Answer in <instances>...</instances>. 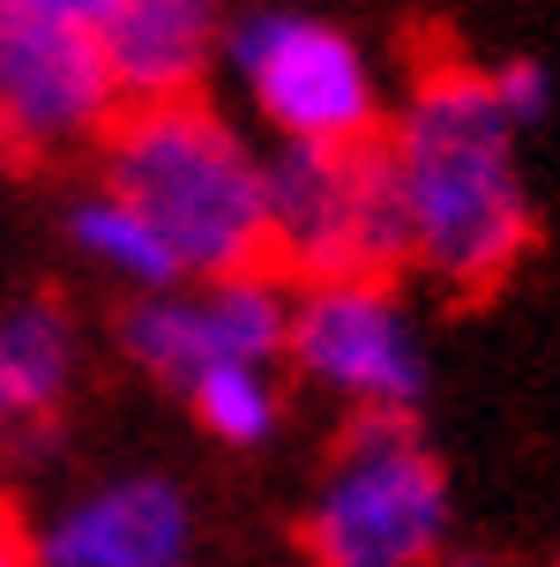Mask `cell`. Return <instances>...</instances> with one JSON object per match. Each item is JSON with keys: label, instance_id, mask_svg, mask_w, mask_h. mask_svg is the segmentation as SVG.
Instances as JSON below:
<instances>
[{"label": "cell", "instance_id": "obj_7", "mask_svg": "<svg viewBox=\"0 0 560 567\" xmlns=\"http://www.w3.org/2000/svg\"><path fill=\"white\" fill-rule=\"evenodd\" d=\"M284 329H292V284L277 269H240V277L128 299L120 307V359L150 373L157 389L187 396L217 367H284Z\"/></svg>", "mask_w": 560, "mask_h": 567}, {"label": "cell", "instance_id": "obj_5", "mask_svg": "<svg viewBox=\"0 0 560 567\" xmlns=\"http://www.w3.org/2000/svg\"><path fill=\"white\" fill-rule=\"evenodd\" d=\"M262 225H269V269L284 284H404V217H396L381 142H352V150L269 142L262 150Z\"/></svg>", "mask_w": 560, "mask_h": 567}, {"label": "cell", "instance_id": "obj_11", "mask_svg": "<svg viewBox=\"0 0 560 567\" xmlns=\"http://www.w3.org/2000/svg\"><path fill=\"white\" fill-rule=\"evenodd\" d=\"M75 389V321L53 299H16L0 313V463L53 433Z\"/></svg>", "mask_w": 560, "mask_h": 567}, {"label": "cell", "instance_id": "obj_6", "mask_svg": "<svg viewBox=\"0 0 560 567\" xmlns=\"http://www.w3.org/2000/svg\"><path fill=\"white\" fill-rule=\"evenodd\" d=\"M284 373H299L344 419H419L434 359H426L411 291L396 277L292 284Z\"/></svg>", "mask_w": 560, "mask_h": 567}, {"label": "cell", "instance_id": "obj_3", "mask_svg": "<svg viewBox=\"0 0 560 567\" xmlns=\"http://www.w3.org/2000/svg\"><path fill=\"white\" fill-rule=\"evenodd\" d=\"M456 545V485L419 419H344L299 515L314 567H434Z\"/></svg>", "mask_w": 560, "mask_h": 567}, {"label": "cell", "instance_id": "obj_13", "mask_svg": "<svg viewBox=\"0 0 560 567\" xmlns=\"http://www.w3.org/2000/svg\"><path fill=\"white\" fill-rule=\"evenodd\" d=\"M187 411L195 425L217 441V449H269L284 433V367H217L187 389Z\"/></svg>", "mask_w": 560, "mask_h": 567}, {"label": "cell", "instance_id": "obj_14", "mask_svg": "<svg viewBox=\"0 0 560 567\" xmlns=\"http://www.w3.org/2000/svg\"><path fill=\"white\" fill-rule=\"evenodd\" d=\"M486 75V97H493V113L508 120V135H531L538 120L553 113V68L531 53L516 60H493V68H478Z\"/></svg>", "mask_w": 560, "mask_h": 567}, {"label": "cell", "instance_id": "obj_1", "mask_svg": "<svg viewBox=\"0 0 560 567\" xmlns=\"http://www.w3.org/2000/svg\"><path fill=\"white\" fill-rule=\"evenodd\" d=\"M486 75L464 60L426 68L381 120V165L404 217V277L456 307L493 299L538 247V202Z\"/></svg>", "mask_w": 560, "mask_h": 567}, {"label": "cell", "instance_id": "obj_15", "mask_svg": "<svg viewBox=\"0 0 560 567\" xmlns=\"http://www.w3.org/2000/svg\"><path fill=\"white\" fill-rule=\"evenodd\" d=\"M8 16H38V23H68V30H98L105 0H0Z\"/></svg>", "mask_w": 560, "mask_h": 567}, {"label": "cell", "instance_id": "obj_17", "mask_svg": "<svg viewBox=\"0 0 560 567\" xmlns=\"http://www.w3.org/2000/svg\"><path fill=\"white\" fill-rule=\"evenodd\" d=\"M434 567H501V560H493V553H471V545H448Z\"/></svg>", "mask_w": 560, "mask_h": 567}, {"label": "cell", "instance_id": "obj_2", "mask_svg": "<svg viewBox=\"0 0 560 567\" xmlns=\"http://www.w3.org/2000/svg\"><path fill=\"white\" fill-rule=\"evenodd\" d=\"M105 195H120L157 231L180 284L269 269L262 225V150H254L210 97L128 105L105 127Z\"/></svg>", "mask_w": 560, "mask_h": 567}, {"label": "cell", "instance_id": "obj_12", "mask_svg": "<svg viewBox=\"0 0 560 567\" xmlns=\"http://www.w3.org/2000/svg\"><path fill=\"white\" fill-rule=\"evenodd\" d=\"M68 239H75V255H83L98 277L128 284V299H142V291H172V284H180L172 255L157 247V231L142 225L120 195H105V187L75 195V209H68Z\"/></svg>", "mask_w": 560, "mask_h": 567}, {"label": "cell", "instance_id": "obj_10", "mask_svg": "<svg viewBox=\"0 0 560 567\" xmlns=\"http://www.w3.org/2000/svg\"><path fill=\"white\" fill-rule=\"evenodd\" d=\"M224 0H105L98 16V53L128 105H172L202 97L224 53Z\"/></svg>", "mask_w": 560, "mask_h": 567}, {"label": "cell", "instance_id": "obj_16", "mask_svg": "<svg viewBox=\"0 0 560 567\" xmlns=\"http://www.w3.org/2000/svg\"><path fill=\"white\" fill-rule=\"evenodd\" d=\"M0 567H38V545H30V530H23V515L0 501Z\"/></svg>", "mask_w": 560, "mask_h": 567}, {"label": "cell", "instance_id": "obj_4", "mask_svg": "<svg viewBox=\"0 0 560 567\" xmlns=\"http://www.w3.org/2000/svg\"><path fill=\"white\" fill-rule=\"evenodd\" d=\"M217 68L240 83L247 113L269 127V142L292 150H352L381 142L389 90L359 38L307 8H247L224 23Z\"/></svg>", "mask_w": 560, "mask_h": 567}, {"label": "cell", "instance_id": "obj_18", "mask_svg": "<svg viewBox=\"0 0 560 567\" xmlns=\"http://www.w3.org/2000/svg\"><path fill=\"white\" fill-rule=\"evenodd\" d=\"M553 567H560V560H553Z\"/></svg>", "mask_w": 560, "mask_h": 567}, {"label": "cell", "instance_id": "obj_8", "mask_svg": "<svg viewBox=\"0 0 560 567\" xmlns=\"http://www.w3.org/2000/svg\"><path fill=\"white\" fill-rule=\"evenodd\" d=\"M120 90L105 75L98 30L38 23L0 8V150L8 157H68L105 142Z\"/></svg>", "mask_w": 560, "mask_h": 567}, {"label": "cell", "instance_id": "obj_9", "mask_svg": "<svg viewBox=\"0 0 560 567\" xmlns=\"http://www.w3.org/2000/svg\"><path fill=\"white\" fill-rule=\"evenodd\" d=\"M30 545H38V567H187L195 501L157 471L105 478L75 493Z\"/></svg>", "mask_w": 560, "mask_h": 567}]
</instances>
